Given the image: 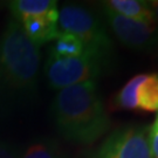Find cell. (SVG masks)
<instances>
[{"label":"cell","mask_w":158,"mask_h":158,"mask_svg":"<svg viewBox=\"0 0 158 158\" xmlns=\"http://www.w3.org/2000/svg\"><path fill=\"white\" fill-rule=\"evenodd\" d=\"M40 61L39 47L13 18L0 38V87L17 95L33 93L38 85Z\"/></svg>","instance_id":"2"},{"label":"cell","mask_w":158,"mask_h":158,"mask_svg":"<svg viewBox=\"0 0 158 158\" xmlns=\"http://www.w3.org/2000/svg\"><path fill=\"white\" fill-rule=\"evenodd\" d=\"M137 109L143 113H158V74H147L137 89Z\"/></svg>","instance_id":"10"},{"label":"cell","mask_w":158,"mask_h":158,"mask_svg":"<svg viewBox=\"0 0 158 158\" xmlns=\"http://www.w3.org/2000/svg\"><path fill=\"white\" fill-rule=\"evenodd\" d=\"M13 15L18 21L29 18H49L59 20L57 2L54 0H15L10 4Z\"/></svg>","instance_id":"7"},{"label":"cell","mask_w":158,"mask_h":158,"mask_svg":"<svg viewBox=\"0 0 158 158\" xmlns=\"http://www.w3.org/2000/svg\"><path fill=\"white\" fill-rule=\"evenodd\" d=\"M104 8V7H103ZM107 23L121 44L139 52L152 51L158 47V23H147L103 10Z\"/></svg>","instance_id":"6"},{"label":"cell","mask_w":158,"mask_h":158,"mask_svg":"<svg viewBox=\"0 0 158 158\" xmlns=\"http://www.w3.org/2000/svg\"><path fill=\"white\" fill-rule=\"evenodd\" d=\"M88 52L85 51V45L76 36L69 33H63L54 40V44L51 48L49 56L53 57H70L80 56ZM89 54V53H88ZM93 55V54H91Z\"/></svg>","instance_id":"12"},{"label":"cell","mask_w":158,"mask_h":158,"mask_svg":"<svg viewBox=\"0 0 158 158\" xmlns=\"http://www.w3.org/2000/svg\"><path fill=\"white\" fill-rule=\"evenodd\" d=\"M0 158H20V155L17 149L0 142Z\"/></svg>","instance_id":"14"},{"label":"cell","mask_w":158,"mask_h":158,"mask_svg":"<svg viewBox=\"0 0 158 158\" xmlns=\"http://www.w3.org/2000/svg\"><path fill=\"white\" fill-rule=\"evenodd\" d=\"M103 7L116 14L129 19L138 20L147 23H158L152 11L143 0H108L103 2Z\"/></svg>","instance_id":"8"},{"label":"cell","mask_w":158,"mask_h":158,"mask_svg":"<svg viewBox=\"0 0 158 158\" xmlns=\"http://www.w3.org/2000/svg\"><path fill=\"white\" fill-rule=\"evenodd\" d=\"M59 28L76 36L89 54L107 61L114 49L106 26L91 11L83 6L68 4L59 11Z\"/></svg>","instance_id":"3"},{"label":"cell","mask_w":158,"mask_h":158,"mask_svg":"<svg viewBox=\"0 0 158 158\" xmlns=\"http://www.w3.org/2000/svg\"><path fill=\"white\" fill-rule=\"evenodd\" d=\"M52 114L57 130L70 142L90 144L107 132L111 119L95 81L59 90Z\"/></svg>","instance_id":"1"},{"label":"cell","mask_w":158,"mask_h":158,"mask_svg":"<svg viewBox=\"0 0 158 158\" xmlns=\"http://www.w3.org/2000/svg\"><path fill=\"white\" fill-rule=\"evenodd\" d=\"M150 130H152V131H157L158 132V113H157V115H156V118H155V121H153L152 125L150 127Z\"/></svg>","instance_id":"17"},{"label":"cell","mask_w":158,"mask_h":158,"mask_svg":"<svg viewBox=\"0 0 158 158\" xmlns=\"http://www.w3.org/2000/svg\"><path fill=\"white\" fill-rule=\"evenodd\" d=\"M19 23H21L26 35L38 47L46 42L54 41L61 34L57 21L49 18H29Z\"/></svg>","instance_id":"9"},{"label":"cell","mask_w":158,"mask_h":158,"mask_svg":"<svg viewBox=\"0 0 158 158\" xmlns=\"http://www.w3.org/2000/svg\"><path fill=\"white\" fill-rule=\"evenodd\" d=\"M145 125H123L113 131L91 158H151Z\"/></svg>","instance_id":"5"},{"label":"cell","mask_w":158,"mask_h":158,"mask_svg":"<svg viewBox=\"0 0 158 158\" xmlns=\"http://www.w3.org/2000/svg\"><path fill=\"white\" fill-rule=\"evenodd\" d=\"M148 5L150 7V10L152 11L153 15L158 23V0H150V1H148Z\"/></svg>","instance_id":"16"},{"label":"cell","mask_w":158,"mask_h":158,"mask_svg":"<svg viewBox=\"0 0 158 158\" xmlns=\"http://www.w3.org/2000/svg\"><path fill=\"white\" fill-rule=\"evenodd\" d=\"M20 158H62V153L56 142L41 139L31 144Z\"/></svg>","instance_id":"13"},{"label":"cell","mask_w":158,"mask_h":158,"mask_svg":"<svg viewBox=\"0 0 158 158\" xmlns=\"http://www.w3.org/2000/svg\"><path fill=\"white\" fill-rule=\"evenodd\" d=\"M147 74H137L119 89L113 98V106L115 109L119 110H131L136 111L137 109V89L144 81Z\"/></svg>","instance_id":"11"},{"label":"cell","mask_w":158,"mask_h":158,"mask_svg":"<svg viewBox=\"0 0 158 158\" xmlns=\"http://www.w3.org/2000/svg\"><path fill=\"white\" fill-rule=\"evenodd\" d=\"M149 144H150V151L151 158H158V132L149 130Z\"/></svg>","instance_id":"15"},{"label":"cell","mask_w":158,"mask_h":158,"mask_svg":"<svg viewBox=\"0 0 158 158\" xmlns=\"http://www.w3.org/2000/svg\"><path fill=\"white\" fill-rule=\"evenodd\" d=\"M107 61L85 53L80 56H49L45 64V75L51 88L61 90L87 81H95L102 75Z\"/></svg>","instance_id":"4"}]
</instances>
